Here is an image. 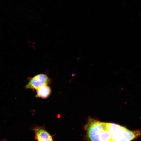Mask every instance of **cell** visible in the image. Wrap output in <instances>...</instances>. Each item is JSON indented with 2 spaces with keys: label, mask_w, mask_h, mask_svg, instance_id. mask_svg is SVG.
<instances>
[{
  "label": "cell",
  "mask_w": 141,
  "mask_h": 141,
  "mask_svg": "<svg viewBox=\"0 0 141 141\" xmlns=\"http://www.w3.org/2000/svg\"><path fill=\"white\" fill-rule=\"evenodd\" d=\"M112 141H131L141 135L139 130L131 131L114 123H106Z\"/></svg>",
  "instance_id": "cell-1"
},
{
  "label": "cell",
  "mask_w": 141,
  "mask_h": 141,
  "mask_svg": "<svg viewBox=\"0 0 141 141\" xmlns=\"http://www.w3.org/2000/svg\"><path fill=\"white\" fill-rule=\"evenodd\" d=\"M106 127V122L91 118L89 119L85 126L87 136L91 141H101L102 132Z\"/></svg>",
  "instance_id": "cell-2"
},
{
  "label": "cell",
  "mask_w": 141,
  "mask_h": 141,
  "mask_svg": "<svg viewBox=\"0 0 141 141\" xmlns=\"http://www.w3.org/2000/svg\"><path fill=\"white\" fill-rule=\"evenodd\" d=\"M51 82V79L46 74H40L31 78L25 86L26 89L36 90L39 87L48 85Z\"/></svg>",
  "instance_id": "cell-3"
},
{
  "label": "cell",
  "mask_w": 141,
  "mask_h": 141,
  "mask_svg": "<svg viewBox=\"0 0 141 141\" xmlns=\"http://www.w3.org/2000/svg\"><path fill=\"white\" fill-rule=\"evenodd\" d=\"M34 138L37 141H54L52 136L43 127L36 126L33 129Z\"/></svg>",
  "instance_id": "cell-4"
},
{
  "label": "cell",
  "mask_w": 141,
  "mask_h": 141,
  "mask_svg": "<svg viewBox=\"0 0 141 141\" xmlns=\"http://www.w3.org/2000/svg\"><path fill=\"white\" fill-rule=\"evenodd\" d=\"M36 96L42 98H47L50 95L51 92V89L47 85H42L36 90Z\"/></svg>",
  "instance_id": "cell-5"
},
{
  "label": "cell",
  "mask_w": 141,
  "mask_h": 141,
  "mask_svg": "<svg viewBox=\"0 0 141 141\" xmlns=\"http://www.w3.org/2000/svg\"><path fill=\"white\" fill-rule=\"evenodd\" d=\"M3 141H6V140L5 139L3 140Z\"/></svg>",
  "instance_id": "cell-6"
},
{
  "label": "cell",
  "mask_w": 141,
  "mask_h": 141,
  "mask_svg": "<svg viewBox=\"0 0 141 141\" xmlns=\"http://www.w3.org/2000/svg\"></svg>",
  "instance_id": "cell-7"
}]
</instances>
